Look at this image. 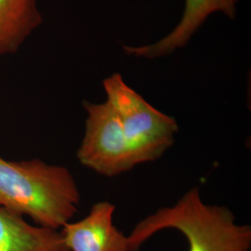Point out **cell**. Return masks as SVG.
<instances>
[{
    "label": "cell",
    "instance_id": "obj_1",
    "mask_svg": "<svg viewBox=\"0 0 251 251\" xmlns=\"http://www.w3.org/2000/svg\"><path fill=\"white\" fill-rule=\"evenodd\" d=\"M80 192L71 171L34 158L0 157V206L30 217L36 225L62 229L78 211Z\"/></svg>",
    "mask_w": 251,
    "mask_h": 251
},
{
    "label": "cell",
    "instance_id": "obj_2",
    "mask_svg": "<svg viewBox=\"0 0 251 251\" xmlns=\"http://www.w3.org/2000/svg\"><path fill=\"white\" fill-rule=\"evenodd\" d=\"M165 229L182 233L188 251H251V226L237 224L227 206L206 204L198 187L188 190L173 206L161 207L135 225L127 235L133 251Z\"/></svg>",
    "mask_w": 251,
    "mask_h": 251
},
{
    "label": "cell",
    "instance_id": "obj_3",
    "mask_svg": "<svg viewBox=\"0 0 251 251\" xmlns=\"http://www.w3.org/2000/svg\"><path fill=\"white\" fill-rule=\"evenodd\" d=\"M106 101L120 122L134 167L155 161L174 144L179 126L153 107L116 73L102 82Z\"/></svg>",
    "mask_w": 251,
    "mask_h": 251
},
{
    "label": "cell",
    "instance_id": "obj_4",
    "mask_svg": "<svg viewBox=\"0 0 251 251\" xmlns=\"http://www.w3.org/2000/svg\"><path fill=\"white\" fill-rule=\"evenodd\" d=\"M83 106L87 119L76 152L81 165L109 178L131 171L134 165L113 108L106 100L101 103L84 101Z\"/></svg>",
    "mask_w": 251,
    "mask_h": 251
},
{
    "label": "cell",
    "instance_id": "obj_5",
    "mask_svg": "<svg viewBox=\"0 0 251 251\" xmlns=\"http://www.w3.org/2000/svg\"><path fill=\"white\" fill-rule=\"evenodd\" d=\"M116 206L100 201L89 214L75 223L63 225V241L69 251H133L128 236L114 224Z\"/></svg>",
    "mask_w": 251,
    "mask_h": 251
},
{
    "label": "cell",
    "instance_id": "obj_6",
    "mask_svg": "<svg viewBox=\"0 0 251 251\" xmlns=\"http://www.w3.org/2000/svg\"><path fill=\"white\" fill-rule=\"evenodd\" d=\"M238 0H185L184 11L179 24L169 35L159 41L149 45L124 46L126 53L137 58L156 59L174 52L186 45L206 18L217 11L223 12L229 18L236 15Z\"/></svg>",
    "mask_w": 251,
    "mask_h": 251
},
{
    "label": "cell",
    "instance_id": "obj_7",
    "mask_svg": "<svg viewBox=\"0 0 251 251\" xmlns=\"http://www.w3.org/2000/svg\"><path fill=\"white\" fill-rule=\"evenodd\" d=\"M0 251H69L61 231L30 225L0 206Z\"/></svg>",
    "mask_w": 251,
    "mask_h": 251
},
{
    "label": "cell",
    "instance_id": "obj_8",
    "mask_svg": "<svg viewBox=\"0 0 251 251\" xmlns=\"http://www.w3.org/2000/svg\"><path fill=\"white\" fill-rule=\"evenodd\" d=\"M41 23L36 0H0V51L14 50Z\"/></svg>",
    "mask_w": 251,
    "mask_h": 251
},
{
    "label": "cell",
    "instance_id": "obj_9",
    "mask_svg": "<svg viewBox=\"0 0 251 251\" xmlns=\"http://www.w3.org/2000/svg\"><path fill=\"white\" fill-rule=\"evenodd\" d=\"M0 54H1V51H0Z\"/></svg>",
    "mask_w": 251,
    "mask_h": 251
}]
</instances>
